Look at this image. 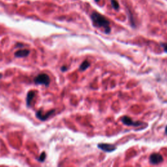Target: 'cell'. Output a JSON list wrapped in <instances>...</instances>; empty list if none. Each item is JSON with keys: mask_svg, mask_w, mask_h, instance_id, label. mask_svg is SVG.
I'll return each instance as SVG.
<instances>
[{"mask_svg": "<svg viewBox=\"0 0 167 167\" xmlns=\"http://www.w3.org/2000/svg\"><path fill=\"white\" fill-rule=\"evenodd\" d=\"M91 19L95 27L103 28L106 33H111V28L109 20L103 15L98 13H94L91 16Z\"/></svg>", "mask_w": 167, "mask_h": 167, "instance_id": "6da1fadb", "label": "cell"}, {"mask_svg": "<svg viewBox=\"0 0 167 167\" xmlns=\"http://www.w3.org/2000/svg\"><path fill=\"white\" fill-rule=\"evenodd\" d=\"M34 82L36 84H43L45 86H48L50 82V79L48 74L43 73L35 77Z\"/></svg>", "mask_w": 167, "mask_h": 167, "instance_id": "7a4b0ae2", "label": "cell"}, {"mask_svg": "<svg viewBox=\"0 0 167 167\" xmlns=\"http://www.w3.org/2000/svg\"><path fill=\"white\" fill-rule=\"evenodd\" d=\"M163 160V156L157 153H154L150 156V163L152 165H158L162 163Z\"/></svg>", "mask_w": 167, "mask_h": 167, "instance_id": "3957f363", "label": "cell"}, {"mask_svg": "<svg viewBox=\"0 0 167 167\" xmlns=\"http://www.w3.org/2000/svg\"><path fill=\"white\" fill-rule=\"evenodd\" d=\"M98 148L100 150L104 151L105 152H112L116 150V148L114 145L110 144H105V143H101L98 144Z\"/></svg>", "mask_w": 167, "mask_h": 167, "instance_id": "277c9868", "label": "cell"}, {"mask_svg": "<svg viewBox=\"0 0 167 167\" xmlns=\"http://www.w3.org/2000/svg\"><path fill=\"white\" fill-rule=\"evenodd\" d=\"M122 121L123 124H125V125H128V126L133 125V126H135V127H138V126L142 125L143 124L142 122H134L132 120V119L130 118V117L126 116L123 117Z\"/></svg>", "mask_w": 167, "mask_h": 167, "instance_id": "5b68a950", "label": "cell"}, {"mask_svg": "<svg viewBox=\"0 0 167 167\" xmlns=\"http://www.w3.org/2000/svg\"><path fill=\"white\" fill-rule=\"evenodd\" d=\"M55 112V110H52V111H49L47 114H46L45 115H42V113H41V111H38L36 114V116L37 117V118L42 120V121H45L47 119H48L50 116L53 113H54Z\"/></svg>", "mask_w": 167, "mask_h": 167, "instance_id": "8992f818", "label": "cell"}, {"mask_svg": "<svg viewBox=\"0 0 167 167\" xmlns=\"http://www.w3.org/2000/svg\"><path fill=\"white\" fill-rule=\"evenodd\" d=\"M30 51L29 50L24 49V50H20L15 52V56L17 58H24V57H27L30 54Z\"/></svg>", "mask_w": 167, "mask_h": 167, "instance_id": "52a82bcc", "label": "cell"}, {"mask_svg": "<svg viewBox=\"0 0 167 167\" xmlns=\"http://www.w3.org/2000/svg\"><path fill=\"white\" fill-rule=\"evenodd\" d=\"M35 96V92L33 91H31L27 94V99H26V103L27 106H30L31 101L33 100V99L34 98Z\"/></svg>", "mask_w": 167, "mask_h": 167, "instance_id": "ba28073f", "label": "cell"}, {"mask_svg": "<svg viewBox=\"0 0 167 167\" xmlns=\"http://www.w3.org/2000/svg\"><path fill=\"white\" fill-rule=\"evenodd\" d=\"M90 66V63H89V62H88V61H84V62L80 65L79 68H80V70L82 71H84L86 70Z\"/></svg>", "mask_w": 167, "mask_h": 167, "instance_id": "9c48e42d", "label": "cell"}, {"mask_svg": "<svg viewBox=\"0 0 167 167\" xmlns=\"http://www.w3.org/2000/svg\"><path fill=\"white\" fill-rule=\"evenodd\" d=\"M111 5L112 6V7L116 10H118L119 8V3L118 1H116V0H111Z\"/></svg>", "mask_w": 167, "mask_h": 167, "instance_id": "30bf717a", "label": "cell"}, {"mask_svg": "<svg viewBox=\"0 0 167 167\" xmlns=\"http://www.w3.org/2000/svg\"><path fill=\"white\" fill-rule=\"evenodd\" d=\"M46 159V154L45 152H42L40 155V157L39 159V161H40L41 162H43Z\"/></svg>", "mask_w": 167, "mask_h": 167, "instance_id": "8fae6325", "label": "cell"}, {"mask_svg": "<svg viewBox=\"0 0 167 167\" xmlns=\"http://www.w3.org/2000/svg\"><path fill=\"white\" fill-rule=\"evenodd\" d=\"M163 47H164L165 52L167 53V44H164V45H163Z\"/></svg>", "mask_w": 167, "mask_h": 167, "instance_id": "7c38bea8", "label": "cell"}, {"mask_svg": "<svg viewBox=\"0 0 167 167\" xmlns=\"http://www.w3.org/2000/svg\"><path fill=\"white\" fill-rule=\"evenodd\" d=\"M61 70L62 71H63V72H64V71H65L67 70V67H65V66H63V67H62Z\"/></svg>", "mask_w": 167, "mask_h": 167, "instance_id": "4fadbf2b", "label": "cell"}, {"mask_svg": "<svg viewBox=\"0 0 167 167\" xmlns=\"http://www.w3.org/2000/svg\"><path fill=\"white\" fill-rule=\"evenodd\" d=\"M165 134L167 135V125H166V127L165 128Z\"/></svg>", "mask_w": 167, "mask_h": 167, "instance_id": "5bb4252c", "label": "cell"}, {"mask_svg": "<svg viewBox=\"0 0 167 167\" xmlns=\"http://www.w3.org/2000/svg\"><path fill=\"white\" fill-rule=\"evenodd\" d=\"M2 74L1 73H0V79H1V77H2Z\"/></svg>", "mask_w": 167, "mask_h": 167, "instance_id": "9a60e30c", "label": "cell"}, {"mask_svg": "<svg viewBox=\"0 0 167 167\" xmlns=\"http://www.w3.org/2000/svg\"><path fill=\"white\" fill-rule=\"evenodd\" d=\"M95 1L96 2H98V1H99V0H95Z\"/></svg>", "mask_w": 167, "mask_h": 167, "instance_id": "2e32d148", "label": "cell"}]
</instances>
